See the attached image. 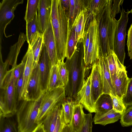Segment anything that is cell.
<instances>
[{"label":"cell","instance_id":"6da1fadb","mask_svg":"<svg viewBox=\"0 0 132 132\" xmlns=\"http://www.w3.org/2000/svg\"><path fill=\"white\" fill-rule=\"evenodd\" d=\"M51 19L59 61L67 57V46L71 30L68 15L61 0H52Z\"/></svg>","mask_w":132,"mask_h":132},{"label":"cell","instance_id":"7a4b0ae2","mask_svg":"<svg viewBox=\"0 0 132 132\" xmlns=\"http://www.w3.org/2000/svg\"><path fill=\"white\" fill-rule=\"evenodd\" d=\"M112 14L111 0L102 12L95 17L98 24L100 40V55L105 57L114 51V35L117 20Z\"/></svg>","mask_w":132,"mask_h":132},{"label":"cell","instance_id":"3957f363","mask_svg":"<svg viewBox=\"0 0 132 132\" xmlns=\"http://www.w3.org/2000/svg\"><path fill=\"white\" fill-rule=\"evenodd\" d=\"M76 51L71 58L66 59L65 63L69 73L68 81L65 87L67 98L75 101L83 81L89 72L86 69L84 55L80 57Z\"/></svg>","mask_w":132,"mask_h":132},{"label":"cell","instance_id":"277c9868","mask_svg":"<svg viewBox=\"0 0 132 132\" xmlns=\"http://www.w3.org/2000/svg\"><path fill=\"white\" fill-rule=\"evenodd\" d=\"M44 92L37 100H23L18 106L16 114L19 132H31L38 125L37 120Z\"/></svg>","mask_w":132,"mask_h":132},{"label":"cell","instance_id":"5b68a950","mask_svg":"<svg viewBox=\"0 0 132 132\" xmlns=\"http://www.w3.org/2000/svg\"><path fill=\"white\" fill-rule=\"evenodd\" d=\"M65 88L62 86L44 93L37 120L38 124L42 121L48 114L56 106L61 104L66 99Z\"/></svg>","mask_w":132,"mask_h":132},{"label":"cell","instance_id":"8992f818","mask_svg":"<svg viewBox=\"0 0 132 132\" xmlns=\"http://www.w3.org/2000/svg\"><path fill=\"white\" fill-rule=\"evenodd\" d=\"M87 29L89 33L90 40L87 52L84 59L85 66L92 69L100 55L98 24L95 17L90 21Z\"/></svg>","mask_w":132,"mask_h":132},{"label":"cell","instance_id":"52a82bcc","mask_svg":"<svg viewBox=\"0 0 132 132\" xmlns=\"http://www.w3.org/2000/svg\"><path fill=\"white\" fill-rule=\"evenodd\" d=\"M129 11L126 12L123 8L120 17L117 21L114 39V51L120 63L124 65L125 57V40L126 28L128 21Z\"/></svg>","mask_w":132,"mask_h":132},{"label":"cell","instance_id":"ba28073f","mask_svg":"<svg viewBox=\"0 0 132 132\" xmlns=\"http://www.w3.org/2000/svg\"><path fill=\"white\" fill-rule=\"evenodd\" d=\"M23 0H3L0 3V43L1 45L3 34L7 37L5 29L14 17V11L17 6L22 4Z\"/></svg>","mask_w":132,"mask_h":132},{"label":"cell","instance_id":"9c48e42d","mask_svg":"<svg viewBox=\"0 0 132 132\" xmlns=\"http://www.w3.org/2000/svg\"><path fill=\"white\" fill-rule=\"evenodd\" d=\"M13 70L9 71L4 80V97L9 111L10 116H12L16 112L18 102L16 88L15 86L13 79Z\"/></svg>","mask_w":132,"mask_h":132},{"label":"cell","instance_id":"30bf717a","mask_svg":"<svg viewBox=\"0 0 132 132\" xmlns=\"http://www.w3.org/2000/svg\"><path fill=\"white\" fill-rule=\"evenodd\" d=\"M91 74L85 78L81 87L78 92L75 102L81 104L89 113H95V103L91 90Z\"/></svg>","mask_w":132,"mask_h":132},{"label":"cell","instance_id":"8fae6325","mask_svg":"<svg viewBox=\"0 0 132 132\" xmlns=\"http://www.w3.org/2000/svg\"><path fill=\"white\" fill-rule=\"evenodd\" d=\"M45 92H43L42 90L38 64L33 69L23 100L27 101L37 100L41 97Z\"/></svg>","mask_w":132,"mask_h":132},{"label":"cell","instance_id":"7c38bea8","mask_svg":"<svg viewBox=\"0 0 132 132\" xmlns=\"http://www.w3.org/2000/svg\"><path fill=\"white\" fill-rule=\"evenodd\" d=\"M42 91L46 90L48 81L52 67L51 60L44 43L38 63Z\"/></svg>","mask_w":132,"mask_h":132},{"label":"cell","instance_id":"4fadbf2b","mask_svg":"<svg viewBox=\"0 0 132 132\" xmlns=\"http://www.w3.org/2000/svg\"><path fill=\"white\" fill-rule=\"evenodd\" d=\"M43 43L46 46L52 66L57 64L59 61L56 44L51 19L46 30L43 34Z\"/></svg>","mask_w":132,"mask_h":132},{"label":"cell","instance_id":"5bb4252c","mask_svg":"<svg viewBox=\"0 0 132 132\" xmlns=\"http://www.w3.org/2000/svg\"><path fill=\"white\" fill-rule=\"evenodd\" d=\"M52 0H39L37 18L40 32L43 34L51 20Z\"/></svg>","mask_w":132,"mask_h":132},{"label":"cell","instance_id":"9a60e30c","mask_svg":"<svg viewBox=\"0 0 132 132\" xmlns=\"http://www.w3.org/2000/svg\"><path fill=\"white\" fill-rule=\"evenodd\" d=\"M97 62L102 82L103 93L109 94L111 91L113 95L116 96L105 57L100 55Z\"/></svg>","mask_w":132,"mask_h":132},{"label":"cell","instance_id":"2e32d148","mask_svg":"<svg viewBox=\"0 0 132 132\" xmlns=\"http://www.w3.org/2000/svg\"><path fill=\"white\" fill-rule=\"evenodd\" d=\"M23 64V81L21 95V100L25 96L26 89L33 70L34 57L31 47L28 46L27 51L21 61Z\"/></svg>","mask_w":132,"mask_h":132},{"label":"cell","instance_id":"e0dca14e","mask_svg":"<svg viewBox=\"0 0 132 132\" xmlns=\"http://www.w3.org/2000/svg\"><path fill=\"white\" fill-rule=\"evenodd\" d=\"M97 60L93 64L91 71V93L95 104L99 97L104 93Z\"/></svg>","mask_w":132,"mask_h":132},{"label":"cell","instance_id":"ac0fdd59","mask_svg":"<svg viewBox=\"0 0 132 132\" xmlns=\"http://www.w3.org/2000/svg\"><path fill=\"white\" fill-rule=\"evenodd\" d=\"M95 108V114L93 121L113 109L112 100L110 94H102L96 102Z\"/></svg>","mask_w":132,"mask_h":132},{"label":"cell","instance_id":"d6986e66","mask_svg":"<svg viewBox=\"0 0 132 132\" xmlns=\"http://www.w3.org/2000/svg\"><path fill=\"white\" fill-rule=\"evenodd\" d=\"M126 69L125 68L118 73L114 84V87L116 96L122 100L126 93L130 79L127 76Z\"/></svg>","mask_w":132,"mask_h":132},{"label":"cell","instance_id":"ffe728a7","mask_svg":"<svg viewBox=\"0 0 132 132\" xmlns=\"http://www.w3.org/2000/svg\"><path fill=\"white\" fill-rule=\"evenodd\" d=\"M83 107L80 103L75 102L72 120L69 124L73 132H78L84 122L85 114Z\"/></svg>","mask_w":132,"mask_h":132},{"label":"cell","instance_id":"44dd1931","mask_svg":"<svg viewBox=\"0 0 132 132\" xmlns=\"http://www.w3.org/2000/svg\"><path fill=\"white\" fill-rule=\"evenodd\" d=\"M105 57L107 62L114 87V81L117 74L120 71L126 68V67L120 63L114 51H111Z\"/></svg>","mask_w":132,"mask_h":132},{"label":"cell","instance_id":"7402d4cb","mask_svg":"<svg viewBox=\"0 0 132 132\" xmlns=\"http://www.w3.org/2000/svg\"><path fill=\"white\" fill-rule=\"evenodd\" d=\"M61 105L55 107L42 121V123L46 132H53L55 129L61 111Z\"/></svg>","mask_w":132,"mask_h":132},{"label":"cell","instance_id":"603a6c76","mask_svg":"<svg viewBox=\"0 0 132 132\" xmlns=\"http://www.w3.org/2000/svg\"><path fill=\"white\" fill-rule=\"evenodd\" d=\"M26 41H27L26 35L23 33H20L17 42L11 46L6 60L12 66V68H14L17 65L16 63L18 55Z\"/></svg>","mask_w":132,"mask_h":132},{"label":"cell","instance_id":"cb8c5ba5","mask_svg":"<svg viewBox=\"0 0 132 132\" xmlns=\"http://www.w3.org/2000/svg\"><path fill=\"white\" fill-rule=\"evenodd\" d=\"M87 11V9L83 10L81 11L72 27V28L73 27L74 28L75 40L77 43L83 40L87 20L85 19V15Z\"/></svg>","mask_w":132,"mask_h":132},{"label":"cell","instance_id":"d4e9b609","mask_svg":"<svg viewBox=\"0 0 132 132\" xmlns=\"http://www.w3.org/2000/svg\"><path fill=\"white\" fill-rule=\"evenodd\" d=\"M37 13L33 19L26 23V37L28 46L32 44L41 34L39 29L37 18Z\"/></svg>","mask_w":132,"mask_h":132},{"label":"cell","instance_id":"484cf974","mask_svg":"<svg viewBox=\"0 0 132 132\" xmlns=\"http://www.w3.org/2000/svg\"><path fill=\"white\" fill-rule=\"evenodd\" d=\"M70 2L68 18L71 30L74 23L81 11L87 9L85 0H70Z\"/></svg>","mask_w":132,"mask_h":132},{"label":"cell","instance_id":"4316f807","mask_svg":"<svg viewBox=\"0 0 132 132\" xmlns=\"http://www.w3.org/2000/svg\"><path fill=\"white\" fill-rule=\"evenodd\" d=\"M87 17H96L103 11L108 3L109 0L86 1Z\"/></svg>","mask_w":132,"mask_h":132},{"label":"cell","instance_id":"83f0119b","mask_svg":"<svg viewBox=\"0 0 132 132\" xmlns=\"http://www.w3.org/2000/svg\"><path fill=\"white\" fill-rule=\"evenodd\" d=\"M63 86H64L59 74L57 64L52 66L50 72L46 90H50Z\"/></svg>","mask_w":132,"mask_h":132},{"label":"cell","instance_id":"f1b7e54d","mask_svg":"<svg viewBox=\"0 0 132 132\" xmlns=\"http://www.w3.org/2000/svg\"><path fill=\"white\" fill-rule=\"evenodd\" d=\"M0 132H19L17 123L13 116H0Z\"/></svg>","mask_w":132,"mask_h":132},{"label":"cell","instance_id":"f546056e","mask_svg":"<svg viewBox=\"0 0 132 132\" xmlns=\"http://www.w3.org/2000/svg\"><path fill=\"white\" fill-rule=\"evenodd\" d=\"M121 114L112 109L93 121L95 124L104 126L117 122L120 119Z\"/></svg>","mask_w":132,"mask_h":132},{"label":"cell","instance_id":"4dcf8cb0","mask_svg":"<svg viewBox=\"0 0 132 132\" xmlns=\"http://www.w3.org/2000/svg\"><path fill=\"white\" fill-rule=\"evenodd\" d=\"M74 103L72 100L67 98L61 104V111L66 125L69 124L71 121Z\"/></svg>","mask_w":132,"mask_h":132},{"label":"cell","instance_id":"1f68e13d","mask_svg":"<svg viewBox=\"0 0 132 132\" xmlns=\"http://www.w3.org/2000/svg\"><path fill=\"white\" fill-rule=\"evenodd\" d=\"M43 43V35L40 34L31 47L34 57L33 69L38 65Z\"/></svg>","mask_w":132,"mask_h":132},{"label":"cell","instance_id":"d6a6232c","mask_svg":"<svg viewBox=\"0 0 132 132\" xmlns=\"http://www.w3.org/2000/svg\"><path fill=\"white\" fill-rule=\"evenodd\" d=\"M39 0H28L24 17L26 23L32 20L37 13Z\"/></svg>","mask_w":132,"mask_h":132},{"label":"cell","instance_id":"836d02e7","mask_svg":"<svg viewBox=\"0 0 132 132\" xmlns=\"http://www.w3.org/2000/svg\"><path fill=\"white\" fill-rule=\"evenodd\" d=\"M77 43L75 40V29L73 27L71 30L68 41L67 49V59H70L77 50Z\"/></svg>","mask_w":132,"mask_h":132},{"label":"cell","instance_id":"e575fe53","mask_svg":"<svg viewBox=\"0 0 132 132\" xmlns=\"http://www.w3.org/2000/svg\"><path fill=\"white\" fill-rule=\"evenodd\" d=\"M126 107L122 114L120 120L121 125L123 127L132 125V104Z\"/></svg>","mask_w":132,"mask_h":132},{"label":"cell","instance_id":"d590c367","mask_svg":"<svg viewBox=\"0 0 132 132\" xmlns=\"http://www.w3.org/2000/svg\"><path fill=\"white\" fill-rule=\"evenodd\" d=\"M57 65L59 74L65 88L68 84L69 73L66 64L64 61H59Z\"/></svg>","mask_w":132,"mask_h":132},{"label":"cell","instance_id":"8d00e7d4","mask_svg":"<svg viewBox=\"0 0 132 132\" xmlns=\"http://www.w3.org/2000/svg\"><path fill=\"white\" fill-rule=\"evenodd\" d=\"M109 94L112 100L113 109L116 112L122 114L126 108L122 100L119 98L117 96H115L111 91Z\"/></svg>","mask_w":132,"mask_h":132},{"label":"cell","instance_id":"74e56055","mask_svg":"<svg viewBox=\"0 0 132 132\" xmlns=\"http://www.w3.org/2000/svg\"><path fill=\"white\" fill-rule=\"evenodd\" d=\"M93 119L91 113L85 114L84 122L80 130L78 132H92Z\"/></svg>","mask_w":132,"mask_h":132},{"label":"cell","instance_id":"f35d334b","mask_svg":"<svg viewBox=\"0 0 132 132\" xmlns=\"http://www.w3.org/2000/svg\"><path fill=\"white\" fill-rule=\"evenodd\" d=\"M122 100L126 107L132 104V77L130 78L126 93Z\"/></svg>","mask_w":132,"mask_h":132},{"label":"cell","instance_id":"ab89813d","mask_svg":"<svg viewBox=\"0 0 132 132\" xmlns=\"http://www.w3.org/2000/svg\"><path fill=\"white\" fill-rule=\"evenodd\" d=\"M0 99V116H10L4 97L3 89H1Z\"/></svg>","mask_w":132,"mask_h":132},{"label":"cell","instance_id":"60d3db41","mask_svg":"<svg viewBox=\"0 0 132 132\" xmlns=\"http://www.w3.org/2000/svg\"><path fill=\"white\" fill-rule=\"evenodd\" d=\"M0 54V84L6 75L10 65L8 61L6 60L4 62L2 60L1 49Z\"/></svg>","mask_w":132,"mask_h":132},{"label":"cell","instance_id":"b9f144b4","mask_svg":"<svg viewBox=\"0 0 132 132\" xmlns=\"http://www.w3.org/2000/svg\"><path fill=\"white\" fill-rule=\"evenodd\" d=\"M23 69L24 66L23 64V65L22 68L20 77L17 82L16 86V92L17 96L19 101L21 100V95L23 81Z\"/></svg>","mask_w":132,"mask_h":132},{"label":"cell","instance_id":"7bdbcfd3","mask_svg":"<svg viewBox=\"0 0 132 132\" xmlns=\"http://www.w3.org/2000/svg\"><path fill=\"white\" fill-rule=\"evenodd\" d=\"M127 46L128 55L132 61V23L128 30Z\"/></svg>","mask_w":132,"mask_h":132},{"label":"cell","instance_id":"ee69618b","mask_svg":"<svg viewBox=\"0 0 132 132\" xmlns=\"http://www.w3.org/2000/svg\"><path fill=\"white\" fill-rule=\"evenodd\" d=\"M23 63L21 62L14 68L13 72V79L14 85L16 88L17 82L20 77Z\"/></svg>","mask_w":132,"mask_h":132},{"label":"cell","instance_id":"f6af8a7d","mask_svg":"<svg viewBox=\"0 0 132 132\" xmlns=\"http://www.w3.org/2000/svg\"><path fill=\"white\" fill-rule=\"evenodd\" d=\"M90 40L89 34V31L87 29L85 31L84 36V37L83 46H84V57L87 55Z\"/></svg>","mask_w":132,"mask_h":132},{"label":"cell","instance_id":"bcb514c9","mask_svg":"<svg viewBox=\"0 0 132 132\" xmlns=\"http://www.w3.org/2000/svg\"><path fill=\"white\" fill-rule=\"evenodd\" d=\"M65 125H66L64 122L63 114L61 110L56 126L53 132H62Z\"/></svg>","mask_w":132,"mask_h":132},{"label":"cell","instance_id":"7dc6e473","mask_svg":"<svg viewBox=\"0 0 132 132\" xmlns=\"http://www.w3.org/2000/svg\"><path fill=\"white\" fill-rule=\"evenodd\" d=\"M62 6L66 12L68 14L69 9L70 2V0H61Z\"/></svg>","mask_w":132,"mask_h":132},{"label":"cell","instance_id":"c3c4849f","mask_svg":"<svg viewBox=\"0 0 132 132\" xmlns=\"http://www.w3.org/2000/svg\"><path fill=\"white\" fill-rule=\"evenodd\" d=\"M31 132H46L42 123L39 124Z\"/></svg>","mask_w":132,"mask_h":132},{"label":"cell","instance_id":"681fc988","mask_svg":"<svg viewBox=\"0 0 132 132\" xmlns=\"http://www.w3.org/2000/svg\"><path fill=\"white\" fill-rule=\"evenodd\" d=\"M62 132H73L69 124L66 125L64 127Z\"/></svg>","mask_w":132,"mask_h":132},{"label":"cell","instance_id":"f907efd6","mask_svg":"<svg viewBox=\"0 0 132 132\" xmlns=\"http://www.w3.org/2000/svg\"><path fill=\"white\" fill-rule=\"evenodd\" d=\"M129 13H131L132 14V8H131V10L130 11H129Z\"/></svg>","mask_w":132,"mask_h":132},{"label":"cell","instance_id":"816d5d0a","mask_svg":"<svg viewBox=\"0 0 132 132\" xmlns=\"http://www.w3.org/2000/svg\"><path fill=\"white\" fill-rule=\"evenodd\" d=\"M130 132H132V128H131Z\"/></svg>","mask_w":132,"mask_h":132}]
</instances>
